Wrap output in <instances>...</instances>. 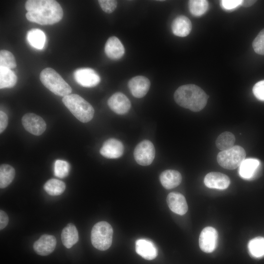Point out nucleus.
<instances>
[{
    "label": "nucleus",
    "mask_w": 264,
    "mask_h": 264,
    "mask_svg": "<svg viewBox=\"0 0 264 264\" xmlns=\"http://www.w3.org/2000/svg\"><path fill=\"white\" fill-rule=\"evenodd\" d=\"M159 179L161 184L165 188L171 189L180 184L182 180V176L177 171L167 170L161 173Z\"/></svg>",
    "instance_id": "412c9836"
},
{
    "label": "nucleus",
    "mask_w": 264,
    "mask_h": 264,
    "mask_svg": "<svg viewBox=\"0 0 264 264\" xmlns=\"http://www.w3.org/2000/svg\"><path fill=\"white\" fill-rule=\"evenodd\" d=\"M113 229L108 222L102 221L96 223L91 231V241L96 249L104 251L110 248L112 243Z\"/></svg>",
    "instance_id": "39448f33"
},
{
    "label": "nucleus",
    "mask_w": 264,
    "mask_h": 264,
    "mask_svg": "<svg viewBox=\"0 0 264 264\" xmlns=\"http://www.w3.org/2000/svg\"><path fill=\"white\" fill-rule=\"evenodd\" d=\"M76 82L86 88H91L97 86L101 81L98 74L90 68H81L74 72Z\"/></svg>",
    "instance_id": "6e6552de"
},
{
    "label": "nucleus",
    "mask_w": 264,
    "mask_h": 264,
    "mask_svg": "<svg viewBox=\"0 0 264 264\" xmlns=\"http://www.w3.org/2000/svg\"><path fill=\"white\" fill-rule=\"evenodd\" d=\"M14 168L10 165L1 164L0 166V187H7L13 181L15 177Z\"/></svg>",
    "instance_id": "393cba45"
},
{
    "label": "nucleus",
    "mask_w": 264,
    "mask_h": 264,
    "mask_svg": "<svg viewBox=\"0 0 264 264\" xmlns=\"http://www.w3.org/2000/svg\"><path fill=\"white\" fill-rule=\"evenodd\" d=\"M105 52L109 58L116 60L123 56L125 48L119 39L113 36L107 40L105 46Z\"/></svg>",
    "instance_id": "6ab92c4d"
},
{
    "label": "nucleus",
    "mask_w": 264,
    "mask_h": 264,
    "mask_svg": "<svg viewBox=\"0 0 264 264\" xmlns=\"http://www.w3.org/2000/svg\"><path fill=\"white\" fill-rule=\"evenodd\" d=\"M167 204L170 210L180 215L185 214L188 210V205L184 196L178 192H171L167 197Z\"/></svg>",
    "instance_id": "2eb2a0df"
},
{
    "label": "nucleus",
    "mask_w": 264,
    "mask_h": 264,
    "mask_svg": "<svg viewBox=\"0 0 264 264\" xmlns=\"http://www.w3.org/2000/svg\"><path fill=\"white\" fill-rule=\"evenodd\" d=\"M135 251L138 255L147 260L154 259L158 254L155 245L146 239H139L136 241Z\"/></svg>",
    "instance_id": "a211bd4d"
},
{
    "label": "nucleus",
    "mask_w": 264,
    "mask_h": 264,
    "mask_svg": "<svg viewBox=\"0 0 264 264\" xmlns=\"http://www.w3.org/2000/svg\"><path fill=\"white\" fill-rule=\"evenodd\" d=\"M22 122L25 130L35 135H41L46 129V125L44 120L34 113L24 114Z\"/></svg>",
    "instance_id": "1a4fd4ad"
},
{
    "label": "nucleus",
    "mask_w": 264,
    "mask_h": 264,
    "mask_svg": "<svg viewBox=\"0 0 264 264\" xmlns=\"http://www.w3.org/2000/svg\"><path fill=\"white\" fill-rule=\"evenodd\" d=\"M70 165L69 163L63 160H56L54 165V175L63 178L67 176L69 174Z\"/></svg>",
    "instance_id": "7c9ffc66"
},
{
    "label": "nucleus",
    "mask_w": 264,
    "mask_h": 264,
    "mask_svg": "<svg viewBox=\"0 0 264 264\" xmlns=\"http://www.w3.org/2000/svg\"><path fill=\"white\" fill-rule=\"evenodd\" d=\"M108 105L113 112L121 115L127 113L131 107L128 98L120 92L114 93L109 98Z\"/></svg>",
    "instance_id": "9b49d317"
},
{
    "label": "nucleus",
    "mask_w": 264,
    "mask_h": 264,
    "mask_svg": "<svg viewBox=\"0 0 264 264\" xmlns=\"http://www.w3.org/2000/svg\"><path fill=\"white\" fill-rule=\"evenodd\" d=\"M205 185L208 188L223 190L226 189L230 183L229 177L221 173L210 172L204 179Z\"/></svg>",
    "instance_id": "dca6fc26"
},
{
    "label": "nucleus",
    "mask_w": 264,
    "mask_h": 264,
    "mask_svg": "<svg viewBox=\"0 0 264 264\" xmlns=\"http://www.w3.org/2000/svg\"><path fill=\"white\" fill-rule=\"evenodd\" d=\"M98 3L102 10L107 13H111L117 7V1L114 0H99Z\"/></svg>",
    "instance_id": "473e14b6"
},
{
    "label": "nucleus",
    "mask_w": 264,
    "mask_h": 264,
    "mask_svg": "<svg viewBox=\"0 0 264 264\" xmlns=\"http://www.w3.org/2000/svg\"><path fill=\"white\" fill-rule=\"evenodd\" d=\"M256 2V0H242L241 5L244 7L251 6Z\"/></svg>",
    "instance_id": "4c0bfd02"
},
{
    "label": "nucleus",
    "mask_w": 264,
    "mask_h": 264,
    "mask_svg": "<svg viewBox=\"0 0 264 264\" xmlns=\"http://www.w3.org/2000/svg\"><path fill=\"white\" fill-rule=\"evenodd\" d=\"M45 191L50 196H59L65 190V183L59 179L52 178L47 180L44 185Z\"/></svg>",
    "instance_id": "a878e982"
},
{
    "label": "nucleus",
    "mask_w": 264,
    "mask_h": 264,
    "mask_svg": "<svg viewBox=\"0 0 264 264\" xmlns=\"http://www.w3.org/2000/svg\"><path fill=\"white\" fill-rule=\"evenodd\" d=\"M192 23L187 17L180 15L176 17L172 23V30L176 36L184 37L189 34L192 30Z\"/></svg>",
    "instance_id": "aec40b11"
},
{
    "label": "nucleus",
    "mask_w": 264,
    "mask_h": 264,
    "mask_svg": "<svg viewBox=\"0 0 264 264\" xmlns=\"http://www.w3.org/2000/svg\"><path fill=\"white\" fill-rule=\"evenodd\" d=\"M56 243V239L54 236L44 234L34 242L33 248L38 255L47 256L54 250Z\"/></svg>",
    "instance_id": "4468645a"
},
{
    "label": "nucleus",
    "mask_w": 264,
    "mask_h": 264,
    "mask_svg": "<svg viewBox=\"0 0 264 264\" xmlns=\"http://www.w3.org/2000/svg\"><path fill=\"white\" fill-rule=\"evenodd\" d=\"M151 83L148 78L143 76L132 78L128 82L129 88L136 98H142L148 92Z\"/></svg>",
    "instance_id": "ddd939ff"
},
{
    "label": "nucleus",
    "mask_w": 264,
    "mask_h": 264,
    "mask_svg": "<svg viewBox=\"0 0 264 264\" xmlns=\"http://www.w3.org/2000/svg\"><path fill=\"white\" fill-rule=\"evenodd\" d=\"M8 119L7 114L3 111H0V132L2 133L8 125Z\"/></svg>",
    "instance_id": "c9c22d12"
},
{
    "label": "nucleus",
    "mask_w": 264,
    "mask_h": 264,
    "mask_svg": "<svg viewBox=\"0 0 264 264\" xmlns=\"http://www.w3.org/2000/svg\"><path fill=\"white\" fill-rule=\"evenodd\" d=\"M78 232L75 226L71 223L67 224L61 233L63 245L66 248H70L78 242Z\"/></svg>",
    "instance_id": "4be33fe9"
},
{
    "label": "nucleus",
    "mask_w": 264,
    "mask_h": 264,
    "mask_svg": "<svg viewBox=\"0 0 264 264\" xmlns=\"http://www.w3.org/2000/svg\"><path fill=\"white\" fill-rule=\"evenodd\" d=\"M62 102L71 113L80 121L87 123L93 117L92 106L78 94H70L63 97Z\"/></svg>",
    "instance_id": "7ed1b4c3"
},
{
    "label": "nucleus",
    "mask_w": 264,
    "mask_h": 264,
    "mask_svg": "<svg viewBox=\"0 0 264 264\" xmlns=\"http://www.w3.org/2000/svg\"><path fill=\"white\" fill-rule=\"evenodd\" d=\"M25 8L27 11L26 19L41 25L57 23L63 16L62 7L54 0H28Z\"/></svg>",
    "instance_id": "f257e3e1"
},
{
    "label": "nucleus",
    "mask_w": 264,
    "mask_h": 264,
    "mask_svg": "<svg viewBox=\"0 0 264 264\" xmlns=\"http://www.w3.org/2000/svg\"><path fill=\"white\" fill-rule=\"evenodd\" d=\"M218 239V234L213 227H205L199 237V245L201 250L205 253H211L216 248Z\"/></svg>",
    "instance_id": "9d476101"
},
{
    "label": "nucleus",
    "mask_w": 264,
    "mask_h": 264,
    "mask_svg": "<svg viewBox=\"0 0 264 264\" xmlns=\"http://www.w3.org/2000/svg\"><path fill=\"white\" fill-rule=\"evenodd\" d=\"M155 154V149L153 144L148 140H144L138 143L135 148L133 155L138 164L147 166L153 162Z\"/></svg>",
    "instance_id": "0eeeda50"
},
{
    "label": "nucleus",
    "mask_w": 264,
    "mask_h": 264,
    "mask_svg": "<svg viewBox=\"0 0 264 264\" xmlns=\"http://www.w3.org/2000/svg\"><path fill=\"white\" fill-rule=\"evenodd\" d=\"M17 64L14 55L11 52L6 50L0 51V67L9 69L14 68Z\"/></svg>",
    "instance_id": "c756f323"
},
{
    "label": "nucleus",
    "mask_w": 264,
    "mask_h": 264,
    "mask_svg": "<svg viewBox=\"0 0 264 264\" xmlns=\"http://www.w3.org/2000/svg\"><path fill=\"white\" fill-rule=\"evenodd\" d=\"M261 166V162L257 159H245L239 167V175L244 179L253 178L258 174Z\"/></svg>",
    "instance_id": "f3484780"
},
{
    "label": "nucleus",
    "mask_w": 264,
    "mask_h": 264,
    "mask_svg": "<svg viewBox=\"0 0 264 264\" xmlns=\"http://www.w3.org/2000/svg\"><path fill=\"white\" fill-rule=\"evenodd\" d=\"M235 137L234 135L229 132L221 133L216 140L217 147L221 151L231 149L234 146Z\"/></svg>",
    "instance_id": "bb28decb"
},
{
    "label": "nucleus",
    "mask_w": 264,
    "mask_h": 264,
    "mask_svg": "<svg viewBox=\"0 0 264 264\" xmlns=\"http://www.w3.org/2000/svg\"><path fill=\"white\" fill-rule=\"evenodd\" d=\"M246 153L241 146L236 145L231 149L220 152L217 155V161L222 167L234 170L239 167L245 159Z\"/></svg>",
    "instance_id": "423d86ee"
},
{
    "label": "nucleus",
    "mask_w": 264,
    "mask_h": 264,
    "mask_svg": "<svg viewBox=\"0 0 264 264\" xmlns=\"http://www.w3.org/2000/svg\"><path fill=\"white\" fill-rule=\"evenodd\" d=\"M17 77L10 69L0 67V88H11L15 86Z\"/></svg>",
    "instance_id": "b1692460"
},
{
    "label": "nucleus",
    "mask_w": 264,
    "mask_h": 264,
    "mask_svg": "<svg viewBox=\"0 0 264 264\" xmlns=\"http://www.w3.org/2000/svg\"><path fill=\"white\" fill-rule=\"evenodd\" d=\"M9 221V218L7 214L2 210L0 211V229L2 230L5 228Z\"/></svg>",
    "instance_id": "e433bc0d"
},
{
    "label": "nucleus",
    "mask_w": 264,
    "mask_h": 264,
    "mask_svg": "<svg viewBox=\"0 0 264 264\" xmlns=\"http://www.w3.org/2000/svg\"><path fill=\"white\" fill-rule=\"evenodd\" d=\"M40 79L44 86L56 95L64 97L72 92L70 86L53 68L44 69L40 73Z\"/></svg>",
    "instance_id": "20e7f679"
},
{
    "label": "nucleus",
    "mask_w": 264,
    "mask_h": 264,
    "mask_svg": "<svg viewBox=\"0 0 264 264\" xmlns=\"http://www.w3.org/2000/svg\"><path fill=\"white\" fill-rule=\"evenodd\" d=\"M253 93L258 99L264 101V80L257 82L254 86Z\"/></svg>",
    "instance_id": "72a5a7b5"
},
{
    "label": "nucleus",
    "mask_w": 264,
    "mask_h": 264,
    "mask_svg": "<svg viewBox=\"0 0 264 264\" xmlns=\"http://www.w3.org/2000/svg\"><path fill=\"white\" fill-rule=\"evenodd\" d=\"M188 4L190 13L197 17L203 15L207 11L209 6L208 1L206 0H190Z\"/></svg>",
    "instance_id": "c85d7f7f"
},
{
    "label": "nucleus",
    "mask_w": 264,
    "mask_h": 264,
    "mask_svg": "<svg viewBox=\"0 0 264 264\" xmlns=\"http://www.w3.org/2000/svg\"><path fill=\"white\" fill-rule=\"evenodd\" d=\"M29 44L33 47L42 49L45 43V35L44 32L39 29H32L28 31L26 35Z\"/></svg>",
    "instance_id": "5701e85b"
},
{
    "label": "nucleus",
    "mask_w": 264,
    "mask_h": 264,
    "mask_svg": "<svg viewBox=\"0 0 264 264\" xmlns=\"http://www.w3.org/2000/svg\"><path fill=\"white\" fill-rule=\"evenodd\" d=\"M242 2V0H222L220 1V4L223 9L230 10L241 5Z\"/></svg>",
    "instance_id": "f704fd0d"
},
{
    "label": "nucleus",
    "mask_w": 264,
    "mask_h": 264,
    "mask_svg": "<svg viewBox=\"0 0 264 264\" xmlns=\"http://www.w3.org/2000/svg\"><path fill=\"white\" fill-rule=\"evenodd\" d=\"M248 248L253 257H263L264 256V238L257 237L252 239L249 242Z\"/></svg>",
    "instance_id": "cd10ccee"
},
{
    "label": "nucleus",
    "mask_w": 264,
    "mask_h": 264,
    "mask_svg": "<svg viewBox=\"0 0 264 264\" xmlns=\"http://www.w3.org/2000/svg\"><path fill=\"white\" fill-rule=\"evenodd\" d=\"M252 46L256 53L264 55V28L259 33L253 41Z\"/></svg>",
    "instance_id": "2f4dec72"
},
{
    "label": "nucleus",
    "mask_w": 264,
    "mask_h": 264,
    "mask_svg": "<svg viewBox=\"0 0 264 264\" xmlns=\"http://www.w3.org/2000/svg\"><path fill=\"white\" fill-rule=\"evenodd\" d=\"M124 150V146L121 141L115 138H110L104 142L100 153L106 158L115 159L123 155Z\"/></svg>",
    "instance_id": "f8f14e48"
},
{
    "label": "nucleus",
    "mask_w": 264,
    "mask_h": 264,
    "mask_svg": "<svg viewBox=\"0 0 264 264\" xmlns=\"http://www.w3.org/2000/svg\"><path fill=\"white\" fill-rule=\"evenodd\" d=\"M208 98L202 89L194 84L182 85L174 93V99L178 105L195 112L205 107Z\"/></svg>",
    "instance_id": "f03ea898"
}]
</instances>
